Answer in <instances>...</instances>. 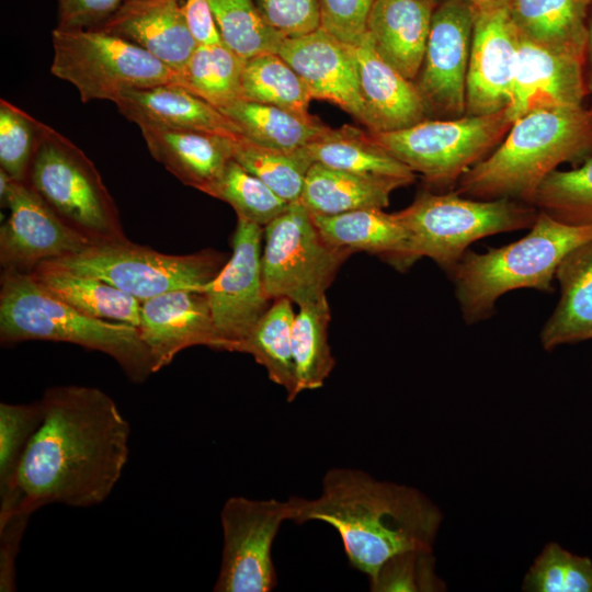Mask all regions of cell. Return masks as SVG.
Wrapping results in <instances>:
<instances>
[{"label":"cell","mask_w":592,"mask_h":592,"mask_svg":"<svg viewBox=\"0 0 592 592\" xmlns=\"http://www.w3.org/2000/svg\"><path fill=\"white\" fill-rule=\"evenodd\" d=\"M43 420L32 436L0 521L47 504L103 503L129 457L130 426L115 401L95 387L54 386L41 397Z\"/></svg>","instance_id":"cell-1"},{"label":"cell","mask_w":592,"mask_h":592,"mask_svg":"<svg viewBox=\"0 0 592 592\" xmlns=\"http://www.w3.org/2000/svg\"><path fill=\"white\" fill-rule=\"evenodd\" d=\"M291 521H320L341 537L350 565L372 577L391 556L432 549L443 515L421 491L354 468H331L314 499L293 497Z\"/></svg>","instance_id":"cell-2"},{"label":"cell","mask_w":592,"mask_h":592,"mask_svg":"<svg viewBox=\"0 0 592 592\" xmlns=\"http://www.w3.org/2000/svg\"><path fill=\"white\" fill-rule=\"evenodd\" d=\"M592 156V111L546 109L515 119L500 144L455 186L476 200L509 198L532 204L543 180L566 162Z\"/></svg>","instance_id":"cell-3"},{"label":"cell","mask_w":592,"mask_h":592,"mask_svg":"<svg viewBox=\"0 0 592 592\" xmlns=\"http://www.w3.org/2000/svg\"><path fill=\"white\" fill-rule=\"evenodd\" d=\"M66 342L112 357L134 383L153 371L150 352L137 327L88 317L45 292L29 273L2 270L0 341Z\"/></svg>","instance_id":"cell-4"},{"label":"cell","mask_w":592,"mask_h":592,"mask_svg":"<svg viewBox=\"0 0 592 592\" xmlns=\"http://www.w3.org/2000/svg\"><path fill=\"white\" fill-rule=\"evenodd\" d=\"M592 240V225H568L538 210L521 239L486 252L466 251L448 272L467 323L491 316L497 300L514 289L553 292L556 270L574 248Z\"/></svg>","instance_id":"cell-5"},{"label":"cell","mask_w":592,"mask_h":592,"mask_svg":"<svg viewBox=\"0 0 592 592\" xmlns=\"http://www.w3.org/2000/svg\"><path fill=\"white\" fill-rule=\"evenodd\" d=\"M537 214L534 205L521 201L476 200L455 191H424L408 207L395 213L409 234L412 262L426 257L447 273L473 242L530 229Z\"/></svg>","instance_id":"cell-6"},{"label":"cell","mask_w":592,"mask_h":592,"mask_svg":"<svg viewBox=\"0 0 592 592\" xmlns=\"http://www.w3.org/2000/svg\"><path fill=\"white\" fill-rule=\"evenodd\" d=\"M27 183L58 217L93 244L127 239L117 206L94 163L43 122Z\"/></svg>","instance_id":"cell-7"},{"label":"cell","mask_w":592,"mask_h":592,"mask_svg":"<svg viewBox=\"0 0 592 592\" xmlns=\"http://www.w3.org/2000/svg\"><path fill=\"white\" fill-rule=\"evenodd\" d=\"M50 72L72 84L83 103L114 102L123 92L180 86V75L144 48L102 30L52 32Z\"/></svg>","instance_id":"cell-8"},{"label":"cell","mask_w":592,"mask_h":592,"mask_svg":"<svg viewBox=\"0 0 592 592\" xmlns=\"http://www.w3.org/2000/svg\"><path fill=\"white\" fill-rule=\"evenodd\" d=\"M511 124L504 110L488 115L425 118L394 132H367L375 144L429 184L452 187L500 144Z\"/></svg>","instance_id":"cell-9"},{"label":"cell","mask_w":592,"mask_h":592,"mask_svg":"<svg viewBox=\"0 0 592 592\" xmlns=\"http://www.w3.org/2000/svg\"><path fill=\"white\" fill-rule=\"evenodd\" d=\"M48 261L102 280L140 301L177 289L203 291L225 265L224 255L214 250L164 254L128 239L90 244Z\"/></svg>","instance_id":"cell-10"},{"label":"cell","mask_w":592,"mask_h":592,"mask_svg":"<svg viewBox=\"0 0 592 592\" xmlns=\"http://www.w3.org/2000/svg\"><path fill=\"white\" fill-rule=\"evenodd\" d=\"M351 253L328 243L299 201L264 227L262 277L270 300L288 298L298 306L326 296Z\"/></svg>","instance_id":"cell-11"},{"label":"cell","mask_w":592,"mask_h":592,"mask_svg":"<svg viewBox=\"0 0 592 592\" xmlns=\"http://www.w3.org/2000/svg\"><path fill=\"white\" fill-rule=\"evenodd\" d=\"M291 521V502L228 498L220 512L223 551L215 592H270L277 584L274 539Z\"/></svg>","instance_id":"cell-12"},{"label":"cell","mask_w":592,"mask_h":592,"mask_svg":"<svg viewBox=\"0 0 592 592\" xmlns=\"http://www.w3.org/2000/svg\"><path fill=\"white\" fill-rule=\"evenodd\" d=\"M475 23L467 0H441L431 22L421 68L414 86L428 118L466 115V80Z\"/></svg>","instance_id":"cell-13"},{"label":"cell","mask_w":592,"mask_h":592,"mask_svg":"<svg viewBox=\"0 0 592 592\" xmlns=\"http://www.w3.org/2000/svg\"><path fill=\"white\" fill-rule=\"evenodd\" d=\"M263 236L264 227L238 218L231 257L203 288L229 352H236L239 342L270 307L262 277Z\"/></svg>","instance_id":"cell-14"},{"label":"cell","mask_w":592,"mask_h":592,"mask_svg":"<svg viewBox=\"0 0 592 592\" xmlns=\"http://www.w3.org/2000/svg\"><path fill=\"white\" fill-rule=\"evenodd\" d=\"M520 35L502 0L475 8L466 115L504 111L512 99Z\"/></svg>","instance_id":"cell-15"},{"label":"cell","mask_w":592,"mask_h":592,"mask_svg":"<svg viewBox=\"0 0 592 592\" xmlns=\"http://www.w3.org/2000/svg\"><path fill=\"white\" fill-rule=\"evenodd\" d=\"M0 227L2 270L29 273L44 261L58 259L93 244L70 228L27 182L13 181Z\"/></svg>","instance_id":"cell-16"},{"label":"cell","mask_w":592,"mask_h":592,"mask_svg":"<svg viewBox=\"0 0 592 592\" xmlns=\"http://www.w3.org/2000/svg\"><path fill=\"white\" fill-rule=\"evenodd\" d=\"M137 328L150 352L155 373L190 346L227 351L203 291L177 289L141 301Z\"/></svg>","instance_id":"cell-17"},{"label":"cell","mask_w":592,"mask_h":592,"mask_svg":"<svg viewBox=\"0 0 592 592\" xmlns=\"http://www.w3.org/2000/svg\"><path fill=\"white\" fill-rule=\"evenodd\" d=\"M277 54L304 80L312 99L330 102L365 124L354 46L318 27L285 37Z\"/></svg>","instance_id":"cell-18"},{"label":"cell","mask_w":592,"mask_h":592,"mask_svg":"<svg viewBox=\"0 0 592 592\" xmlns=\"http://www.w3.org/2000/svg\"><path fill=\"white\" fill-rule=\"evenodd\" d=\"M587 94L583 59L520 36L512 99L506 109L512 123L538 110L583 106Z\"/></svg>","instance_id":"cell-19"},{"label":"cell","mask_w":592,"mask_h":592,"mask_svg":"<svg viewBox=\"0 0 592 592\" xmlns=\"http://www.w3.org/2000/svg\"><path fill=\"white\" fill-rule=\"evenodd\" d=\"M99 30L144 48L179 75L198 44L182 0H124Z\"/></svg>","instance_id":"cell-20"},{"label":"cell","mask_w":592,"mask_h":592,"mask_svg":"<svg viewBox=\"0 0 592 592\" xmlns=\"http://www.w3.org/2000/svg\"><path fill=\"white\" fill-rule=\"evenodd\" d=\"M118 112L139 128L197 130L241 137L220 110L178 84L132 89L114 101Z\"/></svg>","instance_id":"cell-21"},{"label":"cell","mask_w":592,"mask_h":592,"mask_svg":"<svg viewBox=\"0 0 592 592\" xmlns=\"http://www.w3.org/2000/svg\"><path fill=\"white\" fill-rule=\"evenodd\" d=\"M354 54L368 132H394L428 118L414 82L375 52L367 33Z\"/></svg>","instance_id":"cell-22"},{"label":"cell","mask_w":592,"mask_h":592,"mask_svg":"<svg viewBox=\"0 0 592 592\" xmlns=\"http://www.w3.org/2000/svg\"><path fill=\"white\" fill-rule=\"evenodd\" d=\"M153 159L183 184L207 195L234 158L237 138L197 132L140 128Z\"/></svg>","instance_id":"cell-23"},{"label":"cell","mask_w":592,"mask_h":592,"mask_svg":"<svg viewBox=\"0 0 592 592\" xmlns=\"http://www.w3.org/2000/svg\"><path fill=\"white\" fill-rule=\"evenodd\" d=\"M434 0H376L367 21L375 52L413 81L421 68L430 34Z\"/></svg>","instance_id":"cell-24"},{"label":"cell","mask_w":592,"mask_h":592,"mask_svg":"<svg viewBox=\"0 0 592 592\" xmlns=\"http://www.w3.org/2000/svg\"><path fill=\"white\" fill-rule=\"evenodd\" d=\"M311 217L323 239L335 248L380 254L400 269L413 263L409 234L395 213L363 208Z\"/></svg>","instance_id":"cell-25"},{"label":"cell","mask_w":592,"mask_h":592,"mask_svg":"<svg viewBox=\"0 0 592 592\" xmlns=\"http://www.w3.org/2000/svg\"><path fill=\"white\" fill-rule=\"evenodd\" d=\"M560 297L540 331L542 346L592 340V240L571 250L556 270Z\"/></svg>","instance_id":"cell-26"},{"label":"cell","mask_w":592,"mask_h":592,"mask_svg":"<svg viewBox=\"0 0 592 592\" xmlns=\"http://www.w3.org/2000/svg\"><path fill=\"white\" fill-rule=\"evenodd\" d=\"M519 35L584 60L592 0H502Z\"/></svg>","instance_id":"cell-27"},{"label":"cell","mask_w":592,"mask_h":592,"mask_svg":"<svg viewBox=\"0 0 592 592\" xmlns=\"http://www.w3.org/2000/svg\"><path fill=\"white\" fill-rule=\"evenodd\" d=\"M29 274L45 292L88 317L139 325L141 301L102 280L49 261L41 262Z\"/></svg>","instance_id":"cell-28"},{"label":"cell","mask_w":592,"mask_h":592,"mask_svg":"<svg viewBox=\"0 0 592 592\" xmlns=\"http://www.w3.org/2000/svg\"><path fill=\"white\" fill-rule=\"evenodd\" d=\"M409 183L395 178L354 174L320 163L309 168L300 202L315 215H335L389 204L392 191Z\"/></svg>","instance_id":"cell-29"},{"label":"cell","mask_w":592,"mask_h":592,"mask_svg":"<svg viewBox=\"0 0 592 592\" xmlns=\"http://www.w3.org/2000/svg\"><path fill=\"white\" fill-rule=\"evenodd\" d=\"M220 111L235 123L241 137L278 150L303 149L331 129L311 114H298L244 99H239Z\"/></svg>","instance_id":"cell-30"},{"label":"cell","mask_w":592,"mask_h":592,"mask_svg":"<svg viewBox=\"0 0 592 592\" xmlns=\"http://www.w3.org/2000/svg\"><path fill=\"white\" fill-rule=\"evenodd\" d=\"M314 163L360 175L395 178L411 184L414 172L375 144L367 130L343 125L303 148Z\"/></svg>","instance_id":"cell-31"},{"label":"cell","mask_w":592,"mask_h":592,"mask_svg":"<svg viewBox=\"0 0 592 592\" xmlns=\"http://www.w3.org/2000/svg\"><path fill=\"white\" fill-rule=\"evenodd\" d=\"M294 318L292 300H273L236 350L252 355L269 378L285 390L289 402L300 394L292 352Z\"/></svg>","instance_id":"cell-32"},{"label":"cell","mask_w":592,"mask_h":592,"mask_svg":"<svg viewBox=\"0 0 592 592\" xmlns=\"http://www.w3.org/2000/svg\"><path fill=\"white\" fill-rule=\"evenodd\" d=\"M244 64L223 42L197 44L180 73V86L220 110L241 99Z\"/></svg>","instance_id":"cell-33"},{"label":"cell","mask_w":592,"mask_h":592,"mask_svg":"<svg viewBox=\"0 0 592 592\" xmlns=\"http://www.w3.org/2000/svg\"><path fill=\"white\" fill-rule=\"evenodd\" d=\"M331 319L326 296L299 306L292 327V352L299 391L323 386L334 367L328 342Z\"/></svg>","instance_id":"cell-34"},{"label":"cell","mask_w":592,"mask_h":592,"mask_svg":"<svg viewBox=\"0 0 592 592\" xmlns=\"http://www.w3.org/2000/svg\"><path fill=\"white\" fill-rule=\"evenodd\" d=\"M241 99L309 114L312 100L299 75L277 53H265L246 60Z\"/></svg>","instance_id":"cell-35"},{"label":"cell","mask_w":592,"mask_h":592,"mask_svg":"<svg viewBox=\"0 0 592 592\" xmlns=\"http://www.w3.org/2000/svg\"><path fill=\"white\" fill-rule=\"evenodd\" d=\"M221 42L244 60L277 53L285 36L261 15L253 0H208Z\"/></svg>","instance_id":"cell-36"},{"label":"cell","mask_w":592,"mask_h":592,"mask_svg":"<svg viewBox=\"0 0 592 592\" xmlns=\"http://www.w3.org/2000/svg\"><path fill=\"white\" fill-rule=\"evenodd\" d=\"M234 159L287 203L300 200L307 172L314 163L304 149L278 150L243 137L235 140Z\"/></svg>","instance_id":"cell-37"},{"label":"cell","mask_w":592,"mask_h":592,"mask_svg":"<svg viewBox=\"0 0 592 592\" xmlns=\"http://www.w3.org/2000/svg\"><path fill=\"white\" fill-rule=\"evenodd\" d=\"M532 205L568 225H592V156L571 170L549 173Z\"/></svg>","instance_id":"cell-38"},{"label":"cell","mask_w":592,"mask_h":592,"mask_svg":"<svg viewBox=\"0 0 592 592\" xmlns=\"http://www.w3.org/2000/svg\"><path fill=\"white\" fill-rule=\"evenodd\" d=\"M209 196L229 204L238 218L262 227L285 212L289 204L234 158Z\"/></svg>","instance_id":"cell-39"},{"label":"cell","mask_w":592,"mask_h":592,"mask_svg":"<svg viewBox=\"0 0 592 592\" xmlns=\"http://www.w3.org/2000/svg\"><path fill=\"white\" fill-rule=\"evenodd\" d=\"M41 400L31 403H0V504L13 492L20 464L43 420Z\"/></svg>","instance_id":"cell-40"},{"label":"cell","mask_w":592,"mask_h":592,"mask_svg":"<svg viewBox=\"0 0 592 592\" xmlns=\"http://www.w3.org/2000/svg\"><path fill=\"white\" fill-rule=\"evenodd\" d=\"M526 592H592V560L547 544L524 577Z\"/></svg>","instance_id":"cell-41"},{"label":"cell","mask_w":592,"mask_h":592,"mask_svg":"<svg viewBox=\"0 0 592 592\" xmlns=\"http://www.w3.org/2000/svg\"><path fill=\"white\" fill-rule=\"evenodd\" d=\"M41 123L8 100H0V169L15 181L27 182Z\"/></svg>","instance_id":"cell-42"},{"label":"cell","mask_w":592,"mask_h":592,"mask_svg":"<svg viewBox=\"0 0 592 592\" xmlns=\"http://www.w3.org/2000/svg\"><path fill=\"white\" fill-rule=\"evenodd\" d=\"M374 592H437L445 583L435 572L432 549L419 548L388 558L368 578Z\"/></svg>","instance_id":"cell-43"},{"label":"cell","mask_w":592,"mask_h":592,"mask_svg":"<svg viewBox=\"0 0 592 592\" xmlns=\"http://www.w3.org/2000/svg\"><path fill=\"white\" fill-rule=\"evenodd\" d=\"M376 0H319L320 26L339 41L357 46L367 33Z\"/></svg>","instance_id":"cell-44"},{"label":"cell","mask_w":592,"mask_h":592,"mask_svg":"<svg viewBox=\"0 0 592 592\" xmlns=\"http://www.w3.org/2000/svg\"><path fill=\"white\" fill-rule=\"evenodd\" d=\"M263 19L285 37L320 26L319 0H253Z\"/></svg>","instance_id":"cell-45"},{"label":"cell","mask_w":592,"mask_h":592,"mask_svg":"<svg viewBox=\"0 0 592 592\" xmlns=\"http://www.w3.org/2000/svg\"><path fill=\"white\" fill-rule=\"evenodd\" d=\"M124 0H57V26L65 31L99 30Z\"/></svg>","instance_id":"cell-46"},{"label":"cell","mask_w":592,"mask_h":592,"mask_svg":"<svg viewBox=\"0 0 592 592\" xmlns=\"http://www.w3.org/2000/svg\"><path fill=\"white\" fill-rule=\"evenodd\" d=\"M30 514H15L0 522V591L15 590V558Z\"/></svg>","instance_id":"cell-47"},{"label":"cell","mask_w":592,"mask_h":592,"mask_svg":"<svg viewBox=\"0 0 592 592\" xmlns=\"http://www.w3.org/2000/svg\"><path fill=\"white\" fill-rule=\"evenodd\" d=\"M182 7L198 44H215L221 41L208 0H182Z\"/></svg>","instance_id":"cell-48"},{"label":"cell","mask_w":592,"mask_h":592,"mask_svg":"<svg viewBox=\"0 0 592 592\" xmlns=\"http://www.w3.org/2000/svg\"><path fill=\"white\" fill-rule=\"evenodd\" d=\"M587 66L585 73V84L588 94H592V14L590 21L588 22V39L585 47L584 56V67Z\"/></svg>","instance_id":"cell-49"},{"label":"cell","mask_w":592,"mask_h":592,"mask_svg":"<svg viewBox=\"0 0 592 592\" xmlns=\"http://www.w3.org/2000/svg\"><path fill=\"white\" fill-rule=\"evenodd\" d=\"M470 2L475 8H480L490 3H493L498 0H467Z\"/></svg>","instance_id":"cell-50"},{"label":"cell","mask_w":592,"mask_h":592,"mask_svg":"<svg viewBox=\"0 0 592 592\" xmlns=\"http://www.w3.org/2000/svg\"><path fill=\"white\" fill-rule=\"evenodd\" d=\"M434 1H435V2H439V1H441V0H434Z\"/></svg>","instance_id":"cell-51"},{"label":"cell","mask_w":592,"mask_h":592,"mask_svg":"<svg viewBox=\"0 0 592 592\" xmlns=\"http://www.w3.org/2000/svg\"><path fill=\"white\" fill-rule=\"evenodd\" d=\"M591 111H592V109H591Z\"/></svg>","instance_id":"cell-52"}]
</instances>
